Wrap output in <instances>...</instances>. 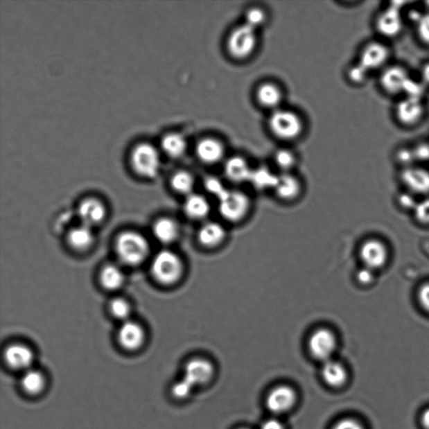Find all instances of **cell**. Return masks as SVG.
Listing matches in <instances>:
<instances>
[{"label":"cell","mask_w":429,"mask_h":429,"mask_svg":"<svg viewBox=\"0 0 429 429\" xmlns=\"http://www.w3.org/2000/svg\"><path fill=\"white\" fill-rule=\"evenodd\" d=\"M211 204L209 200L200 194L192 193L186 196L184 203V211L188 218L202 220L209 216L211 212Z\"/></svg>","instance_id":"obj_25"},{"label":"cell","mask_w":429,"mask_h":429,"mask_svg":"<svg viewBox=\"0 0 429 429\" xmlns=\"http://www.w3.org/2000/svg\"><path fill=\"white\" fill-rule=\"evenodd\" d=\"M146 335L141 326L133 322L123 323L119 331V340L128 351H137L143 346Z\"/></svg>","instance_id":"obj_22"},{"label":"cell","mask_w":429,"mask_h":429,"mask_svg":"<svg viewBox=\"0 0 429 429\" xmlns=\"http://www.w3.org/2000/svg\"><path fill=\"white\" fill-rule=\"evenodd\" d=\"M284 91L278 83L266 81L259 84L254 91L256 104L263 110L274 112L282 107L284 101Z\"/></svg>","instance_id":"obj_15"},{"label":"cell","mask_w":429,"mask_h":429,"mask_svg":"<svg viewBox=\"0 0 429 429\" xmlns=\"http://www.w3.org/2000/svg\"><path fill=\"white\" fill-rule=\"evenodd\" d=\"M252 170L247 160L240 155H234L224 161V173L231 182H249Z\"/></svg>","instance_id":"obj_21"},{"label":"cell","mask_w":429,"mask_h":429,"mask_svg":"<svg viewBox=\"0 0 429 429\" xmlns=\"http://www.w3.org/2000/svg\"><path fill=\"white\" fill-rule=\"evenodd\" d=\"M78 216L82 225L91 227L98 225L105 218V207L98 200L88 199L80 204Z\"/></svg>","instance_id":"obj_24"},{"label":"cell","mask_w":429,"mask_h":429,"mask_svg":"<svg viewBox=\"0 0 429 429\" xmlns=\"http://www.w3.org/2000/svg\"><path fill=\"white\" fill-rule=\"evenodd\" d=\"M94 236L91 227L82 225L73 228L68 235V240L72 247L78 250H85L94 243Z\"/></svg>","instance_id":"obj_30"},{"label":"cell","mask_w":429,"mask_h":429,"mask_svg":"<svg viewBox=\"0 0 429 429\" xmlns=\"http://www.w3.org/2000/svg\"><path fill=\"white\" fill-rule=\"evenodd\" d=\"M7 366L21 372L32 368L35 360L33 351L22 344H13L6 349L3 354Z\"/></svg>","instance_id":"obj_18"},{"label":"cell","mask_w":429,"mask_h":429,"mask_svg":"<svg viewBox=\"0 0 429 429\" xmlns=\"http://www.w3.org/2000/svg\"><path fill=\"white\" fill-rule=\"evenodd\" d=\"M154 234L160 243H170L177 239L180 234L178 224L170 218H162L155 222Z\"/></svg>","instance_id":"obj_28"},{"label":"cell","mask_w":429,"mask_h":429,"mask_svg":"<svg viewBox=\"0 0 429 429\" xmlns=\"http://www.w3.org/2000/svg\"><path fill=\"white\" fill-rule=\"evenodd\" d=\"M194 387L186 379L178 380L171 387V394L175 399L184 400L190 396Z\"/></svg>","instance_id":"obj_37"},{"label":"cell","mask_w":429,"mask_h":429,"mask_svg":"<svg viewBox=\"0 0 429 429\" xmlns=\"http://www.w3.org/2000/svg\"><path fill=\"white\" fill-rule=\"evenodd\" d=\"M19 385L24 394L30 396H38L45 392L47 378L42 371L32 367L22 372Z\"/></svg>","instance_id":"obj_23"},{"label":"cell","mask_w":429,"mask_h":429,"mask_svg":"<svg viewBox=\"0 0 429 429\" xmlns=\"http://www.w3.org/2000/svg\"><path fill=\"white\" fill-rule=\"evenodd\" d=\"M392 49L390 44L376 38L364 44L359 51L358 62L371 74L378 72L391 64Z\"/></svg>","instance_id":"obj_6"},{"label":"cell","mask_w":429,"mask_h":429,"mask_svg":"<svg viewBox=\"0 0 429 429\" xmlns=\"http://www.w3.org/2000/svg\"><path fill=\"white\" fill-rule=\"evenodd\" d=\"M110 310L116 318L120 319H126L130 315V304L125 300L117 299L113 300L111 303Z\"/></svg>","instance_id":"obj_38"},{"label":"cell","mask_w":429,"mask_h":429,"mask_svg":"<svg viewBox=\"0 0 429 429\" xmlns=\"http://www.w3.org/2000/svg\"><path fill=\"white\" fill-rule=\"evenodd\" d=\"M417 299L422 310L429 315V282L423 283L419 288Z\"/></svg>","instance_id":"obj_41"},{"label":"cell","mask_w":429,"mask_h":429,"mask_svg":"<svg viewBox=\"0 0 429 429\" xmlns=\"http://www.w3.org/2000/svg\"><path fill=\"white\" fill-rule=\"evenodd\" d=\"M322 376L329 386L340 387L347 382V369L342 363L331 359L323 364Z\"/></svg>","instance_id":"obj_26"},{"label":"cell","mask_w":429,"mask_h":429,"mask_svg":"<svg viewBox=\"0 0 429 429\" xmlns=\"http://www.w3.org/2000/svg\"><path fill=\"white\" fill-rule=\"evenodd\" d=\"M421 80L424 85L429 87V62L424 63L421 67Z\"/></svg>","instance_id":"obj_45"},{"label":"cell","mask_w":429,"mask_h":429,"mask_svg":"<svg viewBox=\"0 0 429 429\" xmlns=\"http://www.w3.org/2000/svg\"><path fill=\"white\" fill-rule=\"evenodd\" d=\"M131 160L134 170L140 175L153 178L158 174L160 166L159 154L151 144H138L132 152Z\"/></svg>","instance_id":"obj_11"},{"label":"cell","mask_w":429,"mask_h":429,"mask_svg":"<svg viewBox=\"0 0 429 429\" xmlns=\"http://www.w3.org/2000/svg\"><path fill=\"white\" fill-rule=\"evenodd\" d=\"M400 180L403 186L416 195H429V170L427 168L412 164L403 167Z\"/></svg>","instance_id":"obj_14"},{"label":"cell","mask_w":429,"mask_h":429,"mask_svg":"<svg viewBox=\"0 0 429 429\" xmlns=\"http://www.w3.org/2000/svg\"><path fill=\"white\" fill-rule=\"evenodd\" d=\"M243 429H245V428H243Z\"/></svg>","instance_id":"obj_47"},{"label":"cell","mask_w":429,"mask_h":429,"mask_svg":"<svg viewBox=\"0 0 429 429\" xmlns=\"http://www.w3.org/2000/svg\"><path fill=\"white\" fill-rule=\"evenodd\" d=\"M414 35L417 41L429 49V11L423 10L422 15L414 24Z\"/></svg>","instance_id":"obj_36"},{"label":"cell","mask_w":429,"mask_h":429,"mask_svg":"<svg viewBox=\"0 0 429 429\" xmlns=\"http://www.w3.org/2000/svg\"><path fill=\"white\" fill-rule=\"evenodd\" d=\"M195 151L200 161L207 166H215L226 160L225 143L214 136L200 139L196 143Z\"/></svg>","instance_id":"obj_13"},{"label":"cell","mask_w":429,"mask_h":429,"mask_svg":"<svg viewBox=\"0 0 429 429\" xmlns=\"http://www.w3.org/2000/svg\"><path fill=\"white\" fill-rule=\"evenodd\" d=\"M268 21V14L265 9L260 6L248 7L244 13V24L258 30L265 26Z\"/></svg>","instance_id":"obj_34"},{"label":"cell","mask_w":429,"mask_h":429,"mask_svg":"<svg viewBox=\"0 0 429 429\" xmlns=\"http://www.w3.org/2000/svg\"><path fill=\"white\" fill-rule=\"evenodd\" d=\"M333 429H364L362 424L352 419L340 420Z\"/></svg>","instance_id":"obj_43"},{"label":"cell","mask_w":429,"mask_h":429,"mask_svg":"<svg viewBox=\"0 0 429 429\" xmlns=\"http://www.w3.org/2000/svg\"><path fill=\"white\" fill-rule=\"evenodd\" d=\"M359 256L364 267L372 271L379 270L388 263L389 250L383 240L371 238L365 240L362 244Z\"/></svg>","instance_id":"obj_12"},{"label":"cell","mask_w":429,"mask_h":429,"mask_svg":"<svg viewBox=\"0 0 429 429\" xmlns=\"http://www.w3.org/2000/svg\"><path fill=\"white\" fill-rule=\"evenodd\" d=\"M422 424L425 428L429 429V408L423 414Z\"/></svg>","instance_id":"obj_46"},{"label":"cell","mask_w":429,"mask_h":429,"mask_svg":"<svg viewBox=\"0 0 429 429\" xmlns=\"http://www.w3.org/2000/svg\"><path fill=\"white\" fill-rule=\"evenodd\" d=\"M392 114L399 126L412 130L423 123L428 114V107L423 98L404 96L396 100Z\"/></svg>","instance_id":"obj_4"},{"label":"cell","mask_w":429,"mask_h":429,"mask_svg":"<svg viewBox=\"0 0 429 429\" xmlns=\"http://www.w3.org/2000/svg\"><path fill=\"white\" fill-rule=\"evenodd\" d=\"M170 183L173 189L180 194L188 196L194 193L195 180L190 172L186 170L176 172L172 176Z\"/></svg>","instance_id":"obj_32"},{"label":"cell","mask_w":429,"mask_h":429,"mask_svg":"<svg viewBox=\"0 0 429 429\" xmlns=\"http://www.w3.org/2000/svg\"><path fill=\"white\" fill-rule=\"evenodd\" d=\"M119 259L128 265H138L147 258L150 246L146 238L134 231L120 235L116 243Z\"/></svg>","instance_id":"obj_8"},{"label":"cell","mask_w":429,"mask_h":429,"mask_svg":"<svg viewBox=\"0 0 429 429\" xmlns=\"http://www.w3.org/2000/svg\"><path fill=\"white\" fill-rule=\"evenodd\" d=\"M268 128L277 139L294 142L302 137L306 123L296 112L281 107L272 112L268 119Z\"/></svg>","instance_id":"obj_1"},{"label":"cell","mask_w":429,"mask_h":429,"mask_svg":"<svg viewBox=\"0 0 429 429\" xmlns=\"http://www.w3.org/2000/svg\"><path fill=\"white\" fill-rule=\"evenodd\" d=\"M278 175H275L268 168L260 166L252 170L249 182L256 189L264 191L274 190Z\"/></svg>","instance_id":"obj_29"},{"label":"cell","mask_w":429,"mask_h":429,"mask_svg":"<svg viewBox=\"0 0 429 429\" xmlns=\"http://www.w3.org/2000/svg\"><path fill=\"white\" fill-rule=\"evenodd\" d=\"M258 30L246 24H240L232 29L226 39L227 53L236 62H245L254 57L258 50Z\"/></svg>","instance_id":"obj_2"},{"label":"cell","mask_w":429,"mask_h":429,"mask_svg":"<svg viewBox=\"0 0 429 429\" xmlns=\"http://www.w3.org/2000/svg\"><path fill=\"white\" fill-rule=\"evenodd\" d=\"M252 202L246 193L238 190H227L218 198L220 216L230 223H238L247 218L251 211Z\"/></svg>","instance_id":"obj_7"},{"label":"cell","mask_w":429,"mask_h":429,"mask_svg":"<svg viewBox=\"0 0 429 429\" xmlns=\"http://www.w3.org/2000/svg\"><path fill=\"white\" fill-rule=\"evenodd\" d=\"M274 162L275 166L282 171V173H292V170L298 164V156L290 148H281L274 152Z\"/></svg>","instance_id":"obj_31"},{"label":"cell","mask_w":429,"mask_h":429,"mask_svg":"<svg viewBox=\"0 0 429 429\" xmlns=\"http://www.w3.org/2000/svg\"><path fill=\"white\" fill-rule=\"evenodd\" d=\"M261 429H286L283 424L277 419H270L263 424Z\"/></svg>","instance_id":"obj_44"},{"label":"cell","mask_w":429,"mask_h":429,"mask_svg":"<svg viewBox=\"0 0 429 429\" xmlns=\"http://www.w3.org/2000/svg\"><path fill=\"white\" fill-rule=\"evenodd\" d=\"M338 346V335L328 327L315 329L308 340V349L310 355L323 362L332 359Z\"/></svg>","instance_id":"obj_10"},{"label":"cell","mask_w":429,"mask_h":429,"mask_svg":"<svg viewBox=\"0 0 429 429\" xmlns=\"http://www.w3.org/2000/svg\"><path fill=\"white\" fill-rule=\"evenodd\" d=\"M371 74L367 69L360 65V63L356 62L349 66L347 72L346 77L347 81L353 86L362 87L366 84L370 78Z\"/></svg>","instance_id":"obj_35"},{"label":"cell","mask_w":429,"mask_h":429,"mask_svg":"<svg viewBox=\"0 0 429 429\" xmlns=\"http://www.w3.org/2000/svg\"><path fill=\"white\" fill-rule=\"evenodd\" d=\"M227 236L226 228L222 223L208 220L199 228L198 240L204 249L214 250L225 243Z\"/></svg>","instance_id":"obj_17"},{"label":"cell","mask_w":429,"mask_h":429,"mask_svg":"<svg viewBox=\"0 0 429 429\" xmlns=\"http://www.w3.org/2000/svg\"><path fill=\"white\" fill-rule=\"evenodd\" d=\"M302 190L301 182L292 173H281L278 175L274 188L277 198L286 202H294L298 199Z\"/></svg>","instance_id":"obj_20"},{"label":"cell","mask_w":429,"mask_h":429,"mask_svg":"<svg viewBox=\"0 0 429 429\" xmlns=\"http://www.w3.org/2000/svg\"><path fill=\"white\" fill-rule=\"evenodd\" d=\"M296 399L294 389L288 386L277 387L268 394L267 406L274 414H284L295 406Z\"/></svg>","instance_id":"obj_19"},{"label":"cell","mask_w":429,"mask_h":429,"mask_svg":"<svg viewBox=\"0 0 429 429\" xmlns=\"http://www.w3.org/2000/svg\"><path fill=\"white\" fill-rule=\"evenodd\" d=\"M204 188L208 193L216 195L218 199L227 191L222 180L216 177H207L204 180Z\"/></svg>","instance_id":"obj_40"},{"label":"cell","mask_w":429,"mask_h":429,"mask_svg":"<svg viewBox=\"0 0 429 429\" xmlns=\"http://www.w3.org/2000/svg\"><path fill=\"white\" fill-rule=\"evenodd\" d=\"M356 281H358L360 286H371V284L374 282V271L369 270V268L366 267H363L356 272Z\"/></svg>","instance_id":"obj_42"},{"label":"cell","mask_w":429,"mask_h":429,"mask_svg":"<svg viewBox=\"0 0 429 429\" xmlns=\"http://www.w3.org/2000/svg\"><path fill=\"white\" fill-rule=\"evenodd\" d=\"M378 75L380 91L389 98L398 99L403 97L405 88L412 77L410 69L399 62L389 64Z\"/></svg>","instance_id":"obj_5"},{"label":"cell","mask_w":429,"mask_h":429,"mask_svg":"<svg viewBox=\"0 0 429 429\" xmlns=\"http://www.w3.org/2000/svg\"><path fill=\"white\" fill-rule=\"evenodd\" d=\"M414 215L418 222L422 225L429 226V198L417 203Z\"/></svg>","instance_id":"obj_39"},{"label":"cell","mask_w":429,"mask_h":429,"mask_svg":"<svg viewBox=\"0 0 429 429\" xmlns=\"http://www.w3.org/2000/svg\"><path fill=\"white\" fill-rule=\"evenodd\" d=\"M214 366L204 358H194L184 367V379L194 387L209 383L214 376Z\"/></svg>","instance_id":"obj_16"},{"label":"cell","mask_w":429,"mask_h":429,"mask_svg":"<svg viewBox=\"0 0 429 429\" xmlns=\"http://www.w3.org/2000/svg\"><path fill=\"white\" fill-rule=\"evenodd\" d=\"M101 282L107 290H118L124 282L123 272L118 266L107 265L102 271Z\"/></svg>","instance_id":"obj_33"},{"label":"cell","mask_w":429,"mask_h":429,"mask_svg":"<svg viewBox=\"0 0 429 429\" xmlns=\"http://www.w3.org/2000/svg\"><path fill=\"white\" fill-rule=\"evenodd\" d=\"M155 278L164 284L177 283L183 275L184 264L180 256L168 250L159 252L152 263Z\"/></svg>","instance_id":"obj_9"},{"label":"cell","mask_w":429,"mask_h":429,"mask_svg":"<svg viewBox=\"0 0 429 429\" xmlns=\"http://www.w3.org/2000/svg\"><path fill=\"white\" fill-rule=\"evenodd\" d=\"M400 3H389L387 6L382 8L376 14L373 28L378 38L390 42L403 35L406 25V17L403 13L404 7L399 6Z\"/></svg>","instance_id":"obj_3"},{"label":"cell","mask_w":429,"mask_h":429,"mask_svg":"<svg viewBox=\"0 0 429 429\" xmlns=\"http://www.w3.org/2000/svg\"><path fill=\"white\" fill-rule=\"evenodd\" d=\"M161 147L164 153L170 157L177 159L182 157L187 150V141L182 134L170 133L164 136Z\"/></svg>","instance_id":"obj_27"}]
</instances>
